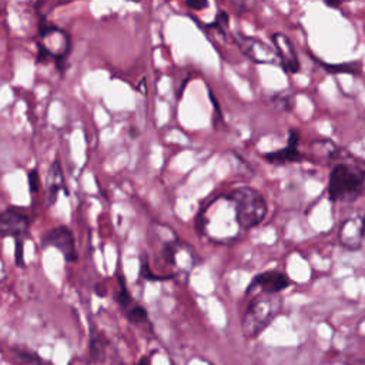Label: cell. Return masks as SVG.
I'll return each mask as SVG.
<instances>
[{"instance_id": "cell-25", "label": "cell", "mask_w": 365, "mask_h": 365, "mask_svg": "<svg viewBox=\"0 0 365 365\" xmlns=\"http://www.w3.org/2000/svg\"><path fill=\"white\" fill-rule=\"evenodd\" d=\"M136 365H152V364H150V358H148V357H141V360H140Z\"/></svg>"}, {"instance_id": "cell-5", "label": "cell", "mask_w": 365, "mask_h": 365, "mask_svg": "<svg viewBox=\"0 0 365 365\" xmlns=\"http://www.w3.org/2000/svg\"><path fill=\"white\" fill-rule=\"evenodd\" d=\"M291 285V280L287 274L276 270H270L260 272L255 276L250 285L247 287L246 294L248 296L254 291H259L260 294H279L281 291L287 290Z\"/></svg>"}, {"instance_id": "cell-6", "label": "cell", "mask_w": 365, "mask_h": 365, "mask_svg": "<svg viewBox=\"0 0 365 365\" xmlns=\"http://www.w3.org/2000/svg\"><path fill=\"white\" fill-rule=\"evenodd\" d=\"M364 237H365V218L360 215L346 218L338 230L340 244L350 251H357L362 247Z\"/></svg>"}, {"instance_id": "cell-17", "label": "cell", "mask_w": 365, "mask_h": 365, "mask_svg": "<svg viewBox=\"0 0 365 365\" xmlns=\"http://www.w3.org/2000/svg\"><path fill=\"white\" fill-rule=\"evenodd\" d=\"M177 244H178L177 240H174V242H169V243L164 244L163 248H161V257H163V260L166 261L167 264H170V266H174V264H176Z\"/></svg>"}, {"instance_id": "cell-13", "label": "cell", "mask_w": 365, "mask_h": 365, "mask_svg": "<svg viewBox=\"0 0 365 365\" xmlns=\"http://www.w3.org/2000/svg\"><path fill=\"white\" fill-rule=\"evenodd\" d=\"M13 353L17 360H21L26 365H51L36 353H30L26 350H13Z\"/></svg>"}, {"instance_id": "cell-2", "label": "cell", "mask_w": 365, "mask_h": 365, "mask_svg": "<svg viewBox=\"0 0 365 365\" xmlns=\"http://www.w3.org/2000/svg\"><path fill=\"white\" fill-rule=\"evenodd\" d=\"M281 311V298L277 294L255 296L243 316L242 328L247 338L259 337Z\"/></svg>"}, {"instance_id": "cell-18", "label": "cell", "mask_w": 365, "mask_h": 365, "mask_svg": "<svg viewBox=\"0 0 365 365\" xmlns=\"http://www.w3.org/2000/svg\"><path fill=\"white\" fill-rule=\"evenodd\" d=\"M140 274H141V277L145 279V280H149V281H164V280H169L172 279V276H167V277H163V276H157V274H154L149 266V263H145L143 261L141 263V267H140Z\"/></svg>"}, {"instance_id": "cell-7", "label": "cell", "mask_w": 365, "mask_h": 365, "mask_svg": "<svg viewBox=\"0 0 365 365\" xmlns=\"http://www.w3.org/2000/svg\"><path fill=\"white\" fill-rule=\"evenodd\" d=\"M0 233L3 239L13 237L14 240H23L29 233V218L16 209H6L0 214Z\"/></svg>"}, {"instance_id": "cell-19", "label": "cell", "mask_w": 365, "mask_h": 365, "mask_svg": "<svg viewBox=\"0 0 365 365\" xmlns=\"http://www.w3.org/2000/svg\"><path fill=\"white\" fill-rule=\"evenodd\" d=\"M54 59V53L43 43L38 45V51H36V63H47Z\"/></svg>"}, {"instance_id": "cell-26", "label": "cell", "mask_w": 365, "mask_h": 365, "mask_svg": "<svg viewBox=\"0 0 365 365\" xmlns=\"http://www.w3.org/2000/svg\"><path fill=\"white\" fill-rule=\"evenodd\" d=\"M342 3L341 2H325V6L328 8H334V9H338Z\"/></svg>"}, {"instance_id": "cell-23", "label": "cell", "mask_w": 365, "mask_h": 365, "mask_svg": "<svg viewBox=\"0 0 365 365\" xmlns=\"http://www.w3.org/2000/svg\"><path fill=\"white\" fill-rule=\"evenodd\" d=\"M14 246H16V252H14L16 266L22 267L23 266V240H14Z\"/></svg>"}, {"instance_id": "cell-11", "label": "cell", "mask_w": 365, "mask_h": 365, "mask_svg": "<svg viewBox=\"0 0 365 365\" xmlns=\"http://www.w3.org/2000/svg\"><path fill=\"white\" fill-rule=\"evenodd\" d=\"M64 186V178H63V170H62V164L56 158L51 166L49 167L47 178H46V197H47V207H51L56 202L58 194L60 189Z\"/></svg>"}, {"instance_id": "cell-9", "label": "cell", "mask_w": 365, "mask_h": 365, "mask_svg": "<svg viewBox=\"0 0 365 365\" xmlns=\"http://www.w3.org/2000/svg\"><path fill=\"white\" fill-rule=\"evenodd\" d=\"M271 42L274 45V50L277 53V58L281 63L284 71L296 75L300 71V60L297 58V53L294 45L283 33H274L271 34Z\"/></svg>"}, {"instance_id": "cell-22", "label": "cell", "mask_w": 365, "mask_h": 365, "mask_svg": "<svg viewBox=\"0 0 365 365\" xmlns=\"http://www.w3.org/2000/svg\"><path fill=\"white\" fill-rule=\"evenodd\" d=\"M27 180H29V190H30V193L32 194L38 193L39 187H40V177H39L38 169H33V170L29 172Z\"/></svg>"}, {"instance_id": "cell-15", "label": "cell", "mask_w": 365, "mask_h": 365, "mask_svg": "<svg viewBox=\"0 0 365 365\" xmlns=\"http://www.w3.org/2000/svg\"><path fill=\"white\" fill-rule=\"evenodd\" d=\"M90 355L95 362H100L104 358V344L102 337L93 334L90 337Z\"/></svg>"}, {"instance_id": "cell-3", "label": "cell", "mask_w": 365, "mask_h": 365, "mask_svg": "<svg viewBox=\"0 0 365 365\" xmlns=\"http://www.w3.org/2000/svg\"><path fill=\"white\" fill-rule=\"evenodd\" d=\"M365 190V172L340 163L328 178V198L331 202H354Z\"/></svg>"}, {"instance_id": "cell-20", "label": "cell", "mask_w": 365, "mask_h": 365, "mask_svg": "<svg viewBox=\"0 0 365 365\" xmlns=\"http://www.w3.org/2000/svg\"><path fill=\"white\" fill-rule=\"evenodd\" d=\"M227 26H228V14L226 12H220L217 14L215 21L211 22L210 25H207L206 27L207 29H217V30H220L222 33H224Z\"/></svg>"}, {"instance_id": "cell-21", "label": "cell", "mask_w": 365, "mask_h": 365, "mask_svg": "<svg viewBox=\"0 0 365 365\" xmlns=\"http://www.w3.org/2000/svg\"><path fill=\"white\" fill-rule=\"evenodd\" d=\"M324 67L330 73H351V75L358 73V67L354 64H324Z\"/></svg>"}, {"instance_id": "cell-4", "label": "cell", "mask_w": 365, "mask_h": 365, "mask_svg": "<svg viewBox=\"0 0 365 365\" xmlns=\"http://www.w3.org/2000/svg\"><path fill=\"white\" fill-rule=\"evenodd\" d=\"M42 246L58 248L67 263H75L78 260L75 237L67 226H58L46 231L42 239Z\"/></svg>"}, {"instance_id": "cell-16", "label": "cell", "mask_w": 365, "mask_h": 365, "mask_svg": "<svg viewBox=\"0 0 365 365\" xmlns=\"http://www.w3.org/2000/svg\"><path fill=\"white\" fill-rule=\"evenodd\" d=\"M116 300L119 303V305L121 308H129L130 304H132V294L129 288L126 287V283H124V279L121 276H119V293L116 296Z\"/></svg>"}, {"instance_id": "cell-1", "label": "cell", "mask_w": 365, "mask_h": 365, "mask_svg": "<svg viewBox=\"0 0 365 365\" xmlns=\"http://www.w3.org/2000/svg\"><path fill=\"white\" fill-rule=\"evenodd\" d=\"M226 198L233 203L237 224L243 230H251L261 224L268 213L266 197L254 187L242 186L231 190Z\"/></svg>"}, {"instance_id": "cell-10", "label": "cell", "mask_w": 365, "mask_h": 365, "mask_svg": "<svg viewBox=\"0 0 365 365\" xmlns=\"http://www.w3.org/2000/svg\"><path fill=\"white\" fill-rule=\"evenodd\" d=\"M298 144H300V133L296 129H291L288 132V141L285 148L279 152L266 153L264 160L270 164H276V166L301 163L304 161V156L298 150Z\"/></svg>"}, {"instance_id": "cell-12", "label": "cell", "mask_w": 365, "mask_h": 365, "mask_svg": "<svg viewBox=\"0 0 365 365\" xmlns=\"http://www.w3.org/2000/svg\"><path fill=\"white\" fill-rule=\"evenodd\" d=\"M270 104L279 112H291L294 107L293 95L287 93V91H280V93L272 95L270 97Z\"/></svg>"}, {"instance_id": "cell-14", "label": "cell", "mask_w": 365, "mask_h": 365, "mask_svg": "<svg viewBox=\"0 0 365 365\" xmlns=\"http://www.w3.org/2000/svg\"><path fill=\"white\" fill-rule=\"evenodd\" d=\"M126 318L132 324H143L149 321V313L145 311V308L141 305H134L127 309Z\"/></svg>"}, {"instance_id": "cell-24", "label": "cell", "mask_w": 365, "mask_h": 365, "mask_svg": "<svg viewBox=\"0 0 365 365\" xmlns=\"http://www.w3.org/2000/svg\"><path fill=\"white\" fill-rule=\"evenodd\" d=\"M185 5L193 10H203L209 6V2H206V0H200V2H197V0H186Z\"/></svg>"}, {"instance_id": "cell-8", "label": "cell", "mask_w": 365, "mask_h": 365, "mask_svg": "<svg viewBox=\"0 0 365 365\" xmlns=\"http://www.w3.org/2000/svg\"><path fill=\"white\" fill-rule=\"evenodd\" d=\"M234 40L244 56H247L254 63L266 64V63H271L274 59L277 58L276 50H271L268 46L259 42L257 39L247 38V36L242 33H237L234 34Z\"/></svg>"}]
</instances>
